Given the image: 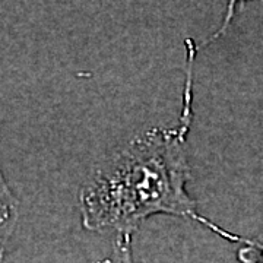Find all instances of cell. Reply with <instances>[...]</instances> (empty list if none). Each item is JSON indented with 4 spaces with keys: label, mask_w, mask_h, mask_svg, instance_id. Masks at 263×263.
<instances>
[{
    "label": "cell",
    "mask_w": 263,
    "mask_h": 263,
    "mask_svg": "<svg viewBox=\"0 0 263 263\" xmlns=\"http://www.w3.org/2000/svg\"><path fill=\"white\" fill-rule=\"evenodd\" d=\"M187 63L183 105L173 127H154L136 135L104 160L79 192L82 226L94 233L133 234L149 216L193 219L230 241H241L197 212L186 184L190 165L186 141L193 122L195 44L186 40Z\"/></svg>",
    "instance_id": "obj_1"
},
{
    "label": "cell",
    "mask_w": 263,
    "mask_h": 263,
    "mask_svg": "<svg viewBox=\"0 0 263 263\" xmlns=\"http://www.w3.org/2000/svg\"><path fill=\"white\" fill-rule=\"evenodd\" d=\"M18 200L0 171V263L5 260L6 246L18 221Z\"/></svg>",
    "instance_id": "obj_2"
},
{
    "label": "cell",
    "mask_w": 263,
    "mask_h": 263,
    "mask_svg": "<svg viewBox=\"0 0 263 263\" xmlns=\"http://www.w3.org/2000/svg\"><path fill=\"white\" fill-rule=\"evenodd\" d=\"M97 263H135L132 253V234L116 235L111 253Z\"/></svg>",
    "instance_id": "obj_3"
},
{
    "label": "cell",
    "mask_w": 263,
    "mask_h": 263,
    "mask_svg": "<svg viewBox=\"0 0 263 263\" xmlns=\"http://www.w3.org/2000/svg\"><path fill=\"white\" fill-rule=\"evenodd\" d=\"M238 260L241 263H263V233L253 238H241Z\"/></svg>",
    "instance_id": "obj_4"
}]
</instances>
